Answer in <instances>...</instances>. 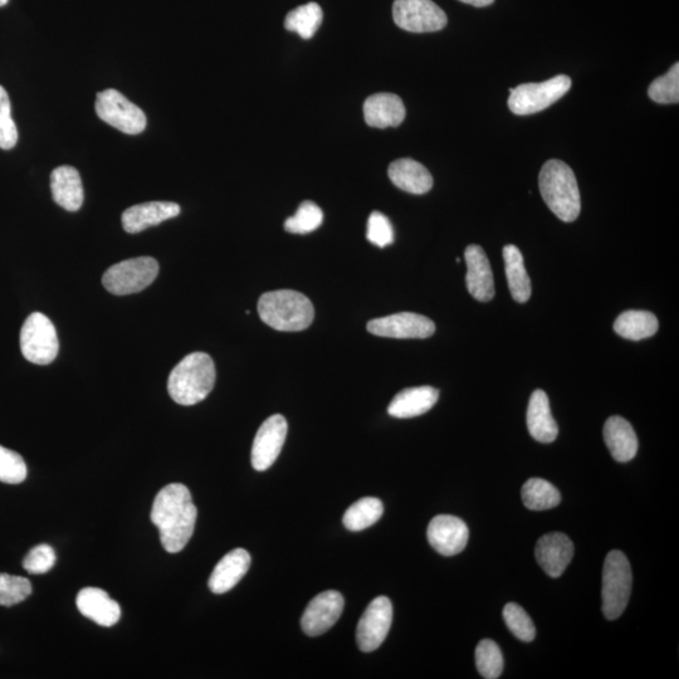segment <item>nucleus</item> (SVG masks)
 <instances>
[{
    "label": "nucleus",
    "mask_w": 679,
    "mask_h": 679,
    "mask_svg": "<svg viewBox=\"0 0 679 679\" xmlns=\"http://www.w3.org/2000/svg\"><path fill=\"white\" fill-rule=\"evenodd\" d=\"M439 399V392L432 387L404 389L395 395L388 408L394 418L408 419L429 412Z\"/></svg>",
    "instance_id": "25"
},
{
    "label": "nucleus",
    "mask_w": 679,
    "mask_h": 679,
    "mask_svg": "<svg viewBox=\"0 0 679 679\" xmlns=\"http://www.w3.org/2000/svg\"><path fill=\"white\" fill-rule=\"evenodd\" d=\"M392 622V602L387 597L374 599L359 620L356 630V641L361 651H376L387 639Z\"/></svg>",
    "instance_id": "11"
},
{
    "label": "nucleus",
    "mask_w": 679,
    "mask_h": 679,
    "mask_svg": "<svg viewBox=\"0 0 679 679\" xmlns=\"http://www.w3.org/2000/svg\"><path fill=\"white\" fill-rule=\"evenodd\" d=\"M180 205L173 202H148L133 205L122 213V227L130 234L145 231L149 227L178 217Z\"/></svg>",
    "instance_id": "18"
},
{
    "label": "nucleus",
    "mask_w": 679,
    "mask_h": 679,
    "mask_svg": "<svg viewBox=\"0 0 679 679\" xmlns=\"http://www.w3.org/2000/svg\"><path fill=\"white\" fill-rule=\"evenodd\" d=\"M251 566V555L243 549H236L228 553L219 561L210 575L208 585L214 594H224L232 590Z\"/></svg>",
    "instance_id": "22"
},
{
    "label": "nucleus",
    "mask_w": 679,
    "mask_h": 679,
    "mask_svg": "<svg viewBox=\"0 0 679 679\" xmlns=\"http://www.w3.org/2000/svg\"><path fill=\"white\" fill-rule=\"evenodd\" d=\"M21 350L29 363L48 365L56 360L60 343L55 325L41 312L28 317L21 331Z\"/></svg>",
    "instance_id": "8"
},
{
    "label": "nucleus",
    "mask_w": 679,
    "mask_h": 679,
    "mask_svg": "<svg viewBox=\"0 0 679 679\" xmlns=\"http://www.w3.org/2000/svg\"><path fill=\"white\" fill-rule=\"evenodd\" d=\"M9 0H0V7L6 6Z\"/></svg>",
    "instance_id": "42"
},
{
    "label": "nucleus",
    "mask_w": 679,
    "mask_h": 679,
    "mask_svg": "<svg viewBox=\"0 0 679 679\" xmlns=\"http://www.w3.org/2000/svg\"><path fill=\"white\" fill-rule=\"evenodd\" d=\"M467 263L466 285L473 299L488 302L495 297V281L490 261L483 248L472 244L464 252Z\"/></svg>",
    "instance_id": "17"
},
{
    "label": "nucleus",
    "mask_w": 679,
    "mask_h": 679,
    "mask_svg": "<svg viewBox=\"0 0 679 679\" xmlns=\"http://www.w3.org/2000/svg\"><path fill=\"white\" fill-rule=\"evenodd\" d=\"M217 371L208 354L193 353L180 361L169 375L170 397L180 405H195L208 397L216 384Z\"/></svg>",
    "instance_id": "2"
},
{
    "label": "nucleus",
    "mask_w": 679,
    "mask_h": 679,
    "mask_svg": "<svg viewBox=\"0 0 679 679\" xmlns=\"http://www.w3.org/2000/svg\"><path fill=\"white\" fill-rule=\"evenodd\" d=\"M428 541L443 556L461 554L470 539V530L461 519L451 515L434 517L428 526Z\"/></svg>",
    "instance_id": "15"
},
{
    "label": "nucleus",
    "mask_w": 679,
    "mask_h": 679,
    "mask_svg": "<svg viewBox=\"0 0 679 679\" xmlns=\"http://www.w3.org/2000/svg\"><path fill=\"white\" fill-rule=\"evenodd\" d=\"M32 594V584L23 576L0 574V605L13 607L26 600Z\"/></svg>",
    "instance_id": "35"
},
{
    "label": "nucleus",
    "mask_w": 679,
    "mask_h": 679,
    "mask_svg": "<svg viewBox=\"0 0 679 679\" xmlns=\"http://www.w3.org/2000/svg\"><path fill=\"white\" fill-rule=\"evenodd\" d=\"M324 222V213L319 205L310 200L302 203L295 216L285 222V229L292 234H307L316 231Z\"/></svg>",
    "instance_id": "32"
},
{
    "label": "nucleus",
    "mask_w": 679,
    "mask_h": 679,
    "mask_svg": "<svg viewBox=\"0 0 679 679\" xmlns=\"http://www.w3.org/2000/svg\"><path fill=\"white\" fill-rule=\"evenodd\" d=\"M405 114L407 111L402 99L394 94H375L368 97L364 104L365 122L376 129L399 126Z\"/></svg>",
    "instance_id": "21"
},
{
    "label": "nucleus",
    "mask_w": 679,
    "mask_h": 679,
    "mask_svg": "<svg viewBox=\"0 0 679 679\" xmlns=\"http://www.w3.org/2000/svg\"><path fill=\"white\" fill-rule=\"evenodd\" d=\"M95 110L102 121L127 135L143 133L148 124L145 112L114 89L97 94Z\"/></svg>",
    "instance_id": "9"
},
{
    "label": "nucleus",
    "mask_w": 679,
    "mask_h": 679,
    "mask_svg": "<svg viewBox=\"0 0 679 679\" xmlns=\"http://www.w3.org/2000/svg\"><path fill=\"white\" fill-rule=\"evenodd\" d=\"M384 506L378 498L365 497L348 508L344 515V526L349 531L359 532L373 526L383 516Z\"/></svg>",
    "instance_id": "29"
},
{
    "label": "nucleus",
    "mask_w": 679,
    "mask_h": 679,
    "mask_svg": "<svg viewBox=\"0 0 679 679\" xmlns=\"http://www.w3.org/2000/svg\"><path fill=\"white\" fill-rule=\"evenodd\" d=\"M258 314L266 325L283 332L304 331L315 319L312 302L293 290H277L262 295L258 301Z\"/></svg>",
    "instance_id": "4"
},
{
    "label": "nucleus",
    "mask_w": 679,
    "mask_h": 679,
    "mask_svg": "<svg viewBox=\"0 0 679 679\" xmlns=\"http://www.w3.org/2000/svg\"><path fill=\"white\" fill-rule=\"evenodd\" d=\"M159 275V263L153 257H138L112 266L102 277V285L116 296L133 295L149 287Z\"/></svg>",
    "instance_id": "7"
},
{
    "label": "nucleus",
    "mask_w": 679,
    "mask_h": 679,
    "mask_svg": "<svg viewBox=\"0 0 679 679\" xmlns=\"http://www.w3.org/2000/svg\"><path fill=\"white\" fill-rule=\"evenodd\" d=\"M571 83V78L565 75L540 83H524L516 89H510L508 107L519 116L537 114L563 99L571 89Z\"/></svg>",
    "instance_id": "6"
},
{
    "label": "nucleus",
    "mask_w": 679,
    "mask_h": 679,
    "mask_svg": "<svg viewBox=\"0 0 679 679\" xmlns=\"http://www.w3.org/2000/svg\"><path fill=\"white\" fill-rule=\"evenodd\" d=\"M503 619L511 633L522 642H532L536 637V629L529 614L519 604L508 603L503 609Z\"/></svg>",
    "instance_id": "36"
},
{
    "label": "nucleus",
    "mask_w": 679,
    "mask_h": 679,
    "mask_svg": "<svg viewBox=\"0 0 679 679\" xmlns=\"http://www.w3.org/2000/svg\"><path fill=\"white\" fill-rule=\"evenodd\" d=\"M389 178L404 192L422 195L433 188V177L426 166L413 159H399L390 164Z\"/></svg>",
    "instance_id": "24"
},
{
    "label": "nucleus",
    "mask_w": 679,
    "mask_h": 679,
    "mask_svg": "<svg viewBox=\"0 0 679 679\" xmlns=\"http://www.w3.org/2000/svg\"><path fill=\"white\" fill-rule=\"evenodd\" d=\"M476 664L483 678L500 677L503 671V656L500 647L490 639L481 641L476 649Z\"/></svg>",
    "instance_id": "33"
},
{
    "label": "nucleus",
    "mask_w": 679,
    "mask_h": 679,
    "mask_svg": "<svg viewBox=\"0 0 679 679\" xmlns=\"http://www.w3.org/2000/svg\"><path fill=\"white\" fill-rule=\"evenodd\" d=\"M287 420L280 414L265 420L254 438L252 466L256 471H266L276 462L287 437Z\"/></svg>",
    "instance_id": "13"
},
{
    "label": "nucleus",
    "mask_w": 679,
    "mask_h": 679,
    "mask_svg": "<svg viewBox=\"0 0 679 679\" xmlns=\"http://www.w3.org/2000/svg\"><path fill=\"white\" fill-rule=\"evenodd\" d=\"M459 2L470 4V6L473 7L482 8L491 6L492 3H495V0H459Z\"/></svg>",
    "instance_id": "41"
},
{
    "label": "nucleus",
    "mask_w": 679,
    "mask_h": 679,
    "mask_svg": "<svg viewBox=\"0 0 679 679\" xmlns=\"http://www.w3.org/2000/svg\"><path fill=\"white\" fill-rule=\"evenodd\" d=\"M53 200L68 212L80 210L85 199L80 173L70 165L58 166L51 174Z\"/></svg>",
    "instance_id": "20"
},
{
    "label": "nucleus",
    "mask_w": 679,
    "mask_h": 679,
    "mask_svg": "<svg viewBox=\"0 0 679 679\" xmlns=\"http://www.w3.org/2000/svg\"><path fill=\"white\" fill-rule=\"evenodd\" d=\"M393 18L399 28L412 33L438 32L448 23L447 14L432 0H395Z\"/></svg>",
    "instance_id": "10"
},
{
    "label": "nucleus",
    "mask_w": 679,
    "mask_h": 679,
    "mask_svg": "<svg viewBox=\"0 0 679 679\" xmlns=\"http://www.w3.org/2000/svg\"><path fill=\"white\" fill-rule=\"evenodd\" d=\"M324 19V13L317 3H307L287 14L285 28L299 34L301 38L310 39L315 36Z\"/></svg>",
    "instance_id": "31"
},
{
    "label": "nucleus",
    "mask_w": 679,
    "mask_h": 679,
    "mask_svg": "<svg viewBox=\"0 0 679 679\" xmlns=\"http://www.w3.org/2000/svg\"><path fill=\"white\" fill-rule=\"evenodd\" d=\"M537 563L551 578H560L574 558V544L565 534L553 532L537 541Z\"/></svg>",
    "instance_id": "16"
},
{
    "label": "nucleus",
    "mask_w": 679,
    "mask_h": 679,
    "mask_svg": "<svg viewBox=\"0 0 679 679\" xmlns=\"http://www.w3.org/2000/svg\"><path fill=\"white\" fill-rule=\"evenodd\" d=\"M18 143L16 122L12 119V105L8 92L0 86V149L11 150Z\"/></svg>",
    "instance_id": "38"
},
{
    "label": "nucleus",
    "mask_w": 679,
    "mask_h": 679,
    "mask_svg": "<svg viewBox=\"0 0 679 679\" xmlns=\"http://www.w3.org/2000/svg\"><path fill=\"white\" fill-rule=\"evenodd\" d=\"M603 434L615 461L625 463L637 456L638 438L628 420L610 417L605 423Z\"/></svg>",
    "instance_id": "26"
},
{
    "label": "nucleus",
    "mask_w": 679,
    "mask_h": 679,
    "mask_svg": "<svg viewBox=\"0 0 679 679\" xmlns=\"http://www.w3.org/2000/svg\"><path fill=\"white\" fill-rule=\"evenodd\" d=\"M27 464L22 456L6 447L0 446V482L18 485L26 480Z\"/></svg>",
    "instance_id": "37"
},
{
    "label": "nucleus",
    "mask_w": 679,
    "mask_h": 679,
    "mask_svg": "<svg viewBox=\"0 0 679 679\" xmlns=\"http://www.w3.org/2000/svg\"><path fill=\"white\" fill-rule=\"evenodd\" d=\"M527 428L531 437L540 443H553L559 436V427L551 414L549 398L544 390L532 393L527 408Z\"/></svg>",
    "instance_id": "23"
},
{
    "label": "nucleus",
    "mask_w": 679,
    "mask_h": 679,
    "mask_svg": "<svg viewBox=\"0 0 679 679\" xmlns=\"http://www.w3.org/2000/svg\"><path fill=\"white\" fill-rule=\"evenodd\" d=\"M522 501L532 511L550 510L559 505L561 495L555 486L541 478H531L522 487Z\"/></svg>",
    "instance_id": "30"
},
{
    "label": "nucleus",
    "mask_w": 679,
    "mask_h": 679,
    "mask_svg": "<svg viewBox=\"0 0 679 679\" xmlns=\"http://www.w3.org/2000/svg\"><path fill=\"white\" fill-rule=\"evenodd\" d=\"M57 556L53 547L41 544L33 547L23 561V568L29 574H46L55 566Z\"/></svg>",
    "instance_id": "40"
},
{
    "label": "nucleus",
    "mask_w": 679,
    "mask_h": 679,
    "mask_svg": "<svg viewBox=\"0 0 679 679\" xmlns=\"http://www.w3.org/2000/svg\"><path fill=\"white\" fill-rule=\"evenodd\" d=\"M540 192L547 207L561 221L570 223L578 219L581 199L575 174L561 160H549L542 166L539 178Z\"/></svg>",
    "instance_id": "3"
},
{
    "label": "nucleus",
    "mask_w": 679,
    "mask_h": 679,
    "mask_svg": "<svg viewBox=\"0 0 679 679\" xmlns=\"http://www.w3.org/2000/svg\"><path fill=\"white\" fill-rule=\"evenodd\" d=\"M503 260H505L507 282L512 299L525 304L530 300L532 288L520 249L514 244H508L503 248Z\"/></svg>",
    "instance_id": "27"
},
{
    "label": "nucleus",
    "mask_w": 679,
    "mask_h": 679,
    "mask_svg": "<svg viewBox=\"0 0 679 679\" xmlns=\"http://www.w3.org/2000/svg\"><path fill=\"white\" fill-rule=\"evenodd\" d=\"M343 595L337 591H324L311 600L301 619L302 630L310 637H319L334 627L344 610Z\"/></svg>",
    "instance_id": "14"
},
{
    "label": "nucleus",
    "mask_w": 679,
    "mask_h": 679,
    "mask_svg": "<svg viewBox=\"0 0 679 679\" xmlns=\"http://www.w3.org/2000/svg\"><path fill=\"white\" fill-rule=\"evenodd\" d=\"M657 317L648 311H625L614 322V331L624 339L639 341L657 334Z\"/></svg>",
    "instance_id": "28"
},
{
    "label": "nucleus",
    "mask_w": 679,
    "mask_h": 679,
    "mask_svg": "<svg viewBox=\"0 0 679 679\" xmlns=\"http://www.w3.org/2000/svg\"><path fill=\"white\" fill-rule=\"evenodd\" d=\"M633 576L630 564L622 551H610L603 569V613L615 620L624 613L632 594Z\"/></svg>",
    "instance_id": "5"
},
{
    "label": "nucleus",
    "mask_w": 679,
    "mask_h": 679,
    "mask_svg": "<svg viewBox=\"0 0 679 679\" xmlns=\"http://www.w3.org/2000/svg\"><path fill=\"white\" fill-rule=\"evenodd\" d=\"M648 95L657 104H678L679 63H674L666 75L658 77L649 86Z\"/></svg>",
    "instance_id": "34"
},
{
    "label": "nucleus",
    "mask_w": 679,
    "mask_h": 679,
    "mask_svg": "<svg viewBox=\"0 0 679 679\" xmlns=\"http://www.w3.org/2000/svg\"><path fill=\"white\" fill-rule=\"evenodd\" d=\"M150 517L164 549L170 554L182 551L192 539L198 517L189 488L182 483L164 487L155 497Z\"/></svg>",
    "instance_id": "1"
},
{
    "label": "nucleus",
    "mask_w": 679,
    "mask_h": 679,
    "mask_svg": "<svg viewBox=\"0 0 679 679\" xmlns=\"http://www.w3.org/2000/svg\"><path fill=\"white\" fill-rule=\"evenodd\" d=\"M76 604L83 617L91 619L101 627H112L121 618L119 603L99 588L82 589L77 595Z\"/></svg>",
    "instance_id": "19"
},
{
    "label": "nucleus",
    "mask_w": 679,
    "mask_h": 679,
    "mask_svg": "<svg viewBox=\"0 0 679 679\" xmlns=\"http://www.w3.org/2000/svg\"><path fill=\"white\" fill-rule=\"evenodd\" d=\"M370 334L390 339H428L436 332V325L426 316L413 312L380 317L368 324Z\"/></svg>",
    "instance_id": "12"
},
{
    "label": "nucleus",
    "mask_w": 679,
    "mask_h": 679,
    "mask_svg": "<svg viewBox=\"0 0 679 679\" xmlns=\"http://www.w3.org/2000/svg\"><path fill=\"white\" fill-rule=\"evenodd\" d=\"M366 238L370 243L379 248H385L394 242V229L388 217L383 213L373 212L368 221Z\"/></svg>",
    "instance_id": "39"
}]
</instances>
